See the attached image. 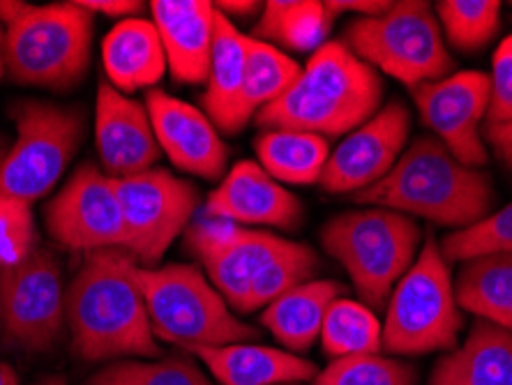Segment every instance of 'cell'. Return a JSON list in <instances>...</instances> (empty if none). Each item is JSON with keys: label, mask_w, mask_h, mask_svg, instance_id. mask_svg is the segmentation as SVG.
<instances>
[{"label": "cell", "mask_w": 512, "mask_h": 385, "mask_svg": "<svg viewBox=\"0 0 512 385\" xmlns=\"http://www.w3.org/2000/svg\"><path fill=\"white\" fill-rule=\"evenodd\" d=\"M134 256L123 247L86 254L65 293L72 351L86 362L160 358Z\"/></svg>", "instance_id": "obj_1"}, {"label": "cell", "mask_w": 512, "mask_h": 385, "mask_svg": "<svg viewBox=\"0 0 512 385\" xmlns=\"http://www.w3.org/2000/svg\"><path fill=\"white\" fill-rule=\"evenodd\" d=\"M383 83L372 65L342 42H326L307 60L280 100L256 113L263 130H296L319 137L351 134L381 104Z\"/></svg>", "instance_id": "obj_2"}, {"label": "cell", "mask_w": 512, "mask_h": 385, "mask_svg": "<svg viewBox=\"0 0 512 385\" xmlns=\"http://www.w3.org/2000/svg\"><path fill=\"white\" fill-rule=\"evenodd\" d=\"M353 201L469 229L485 220L492 183L483 171L459 162L439 139L423 137L399 157L386 178L353 194Z\"/></svg>", "instance_id": "obj_3"}, {"label": "cell", "mask_w": 512, "mask_h": 385, "mask_svg": "<svg viewBox=\"0 0 512 385\" xmlns=\"http://www.w3.org/2000/svg\"><path fill=\"white\" fill-rule=\"evenodd\" d=\"M137 282L157 339L183 351L259 339V330L231 314L227 300L199 268L185 263L137 266Z\"/></svg>", "instance_id": "obj_4"}, {"label": "cell", "mask_w": 512, "mask_h": 385, "mask_svg": "<svg viewBox=\"0 0 512 385\" xmlns=\"http://www.w3.org/2000/svg\"><path fill=\"white\" fill-rule=\"evenodd\" d=\"M93 42V14L74 3L28 5L5 26L3 60L12 81L65 90L84 79Z\"/></svg>", "instance_id": "obj_5"}, {"label": "cell", "mask_w": 512, "mask_h": 385, "mask_svg": "<svg viewBox=\"0 0 512 385\" xmlns=\"http://www.w3.org/2000/svg\"><path fill=\"white\" fill-rule=\"evenodd\" d=\"M321 243L346 268L363 305L381 309L413 266L420 229L395 210H351L323 226Z\"/></svg>", "instance_id": "obj_6"}, {"label": "cell", "mask_w": 512, "mask_h": 385, "mask_svg": "<svg viewBox=\"0 0 512 385\" xmlns=\"http://www.w3.org/2000/svg\"><path fill=\"white\" fill-rule=\"evenodd\" d=\"M464 326L448 261L434 238L390 293L381 346L393 356L455 349Z\"/></svg>", "instance_id": "obj_7"}, {"label": "cell", "mask_w": 512, "mask_h": 385, "mask_svg": "<svg viewBox=\"0 0 512 385\" xmlns=\"http://www.w3.org/2000/svg\"><path fill=\"white\" fill-rule=\"evenodd\" d=\"M344 42L367 65L416 88L446 79L453 70L441 28L420 0H402L381 17H360L344 30Z\"/></svg>", "instance_id": "obj_8"}, {"label": "cell", "mask_w": 512, "mask_h": 385, "mask_svg": "<svg viewBox=\"0 0 512 385\" xmlns=\"http://www.w3.org/2000/svg\"><path fill=\"white\" fill-rule=\"evenodd\" d=\"M17 141L0 166V196L33 203L54 190L84 141L86 120L77 107L26 100L12 109Z\"/></svg>", "instance_id": "obj_9"}, {"label": "cell", "mask_w": 512, "mask_h": 385, "mask_svg": "<svg viewBox=\"0 0 512 385\" xmlns=\"http://www.w3.org/2000/svg\"><path fill=\"white\" fill-rule=\"evenodd\" d=\"M125 220V249L141 268H157L199 208V190L167 169L116 180Z\"/></svg>", "instance_id": "obj_10"}, {"label": "cell", "mask_w": 512, "mask_h": 385, "mask_svg": "<svg viewBox=\"0 0 512 385\" xmlns=\"http://www.w3.org/2000/svg\"><path fill=\"white\" fill-rule=\"evenodd\" d=\"M63 270L54 252L35 247L17 266L0 268V335L10 346L44 351L65 323Z\"/></svg>", "instance_id": "obj_11"}, {"label": "cell", "mask_w": 512, "mask_h": 385, "mask_svg": "<svg viewBox=\"0 0 512 385\" xmlns=\"http://www.w3.org/2000/svg\"><path fill=\"white\" fill-rule=\"evenodd\" d=\"M49 236L74 252L125 249V220L120 208L116 180L93 162L81 164L67 178L44 213Z\"/></svg>", "instance_id": "obj_12"}, {"label": "cell", "mask_w": 512, "mask_h": 385, "mask_svg": "<svg viewBox=\"0 0 512 385\" xmlns=\"http://www.w3.org/2000/svg\"><path fill=\"white\" fill-rule=\"evenodd\" d=\"M489 97L492 79L485 72L473 70L413 88V100L423 123L471 169L487 164V148L478 127L489 109Z\"/></svg>", "instance_id": "obj_13"}, {"label": "cell", "mask_w": 512, "mask_h": 385, "mask_svg": "<svg viewBox=\"0 0 512 385\" xmlns=\"http://www.w3.org/2000/svg\"><path fill=\"white\" fill-rule=\"evenodd\" d=\"M411 130V113L402 102H390L353 130L326 164L319 183L333 194L363 192L388 176L399 160Z\"/></svg>", "instance_id": "obj_14"}, {"label": "cell", "mask_w": 512, "mask_h": 385, "mask_svg": "<svg viewBox=\"0 0 512 385\" xmlns=\"http://www.w3.org/2000/svg\"><path fill=\"white\" fill-rule=\"evenodd\" d=\"M95 146L104 173L114 180L139 176L160 160L146 104L123 95L109 81L97 88Z\"/></svg>", "instance_id": "obj_15"}, {"label": "cell", "mask_w": 512, "mask_h": 385, "mask_svg": "<svg viewBox=\"0 0 512 385\" xmlns=\"http://www.w3.org/2000/svg\"><path fill=\"white\" fill-rule=\"evenodd\" d=\"M146 109L160 150L180 171L217 180L227 171L229 148L206 113L164 90H150Z\"/></svg>", "instance_id": "obj_16"}, {"label": "cell", "mask_w": 512, "mask_h": 385, "mask_svg": "<svg viewBox=\"0 0 512 385\" xmlns=\"http://www.w3.org/2000/svg\"><path fill=\"white\" fill-rule=\"evenodd\" d=\"M203 215L224 217L236 224L296 229L303 220V203L282 187L261 164L243 160L208 194Z\"/></svg>", "instance_id": "obj_17"}, {"label": "cell", "mask_w": 512, "mask_h": 385, "mask_svg": "<svg viewBox=\"0 0 512 385\" xmlns=\"http://www.w3.org/2000/svg\"><path fill=\"white\" fill-rule=\"evenodd\" d=\"M150 14L160 33L171 77L190 86L208 81L215 5L208 0H153Z\"/></svg>", "instance_id": "obj_18"}, {"label": "cell", "mask_w": 512, "mask_h": 385, "mask_svg": "<svg viewBox=\"0 0 512 385\" xmlns=\"http://www.w3.org/2000/svg\"><path fill=\"white\" fill-rule=\"evenodd\" d=\"M187 353L201 358L222 385H291L314 381L319 374L314 362L261 344L199 346Z\"/></svg>", "instance_id": "obj_19"}, {"label": "cell", "mask_w": 512, "mask_h": 385, "mask_svg": "<svg viewBox=\"0 0 512 385\" xmlns=\"http://www.w3.org/2000/svg\"><path fill=\"white\" fill-rule=\"evenodd\" d=\"M102 63L107 81L123 95L153 88L169 70L155 24L137 17L118 21L109 30L102 42Z\"/></svg>", "instance_id": "obj_20"}, {"label": "cell", "mask_w": 512, "mask_h": 385, "mask_svg": "<svg viewBox=\"0 0 512 385\" xmlns=\"http://www.w3.org/2000/svg\"><path fill=\"white\" fill-rule=\"evenodd\" d=\"M247 60V35L231 24L229 17L215 10L213 58H210L208 88L203 95V113L217 130L238 134L245 123L240 118Z\"/></svg>", "instance_id": "obj_21"}, {"label": "cell", "mask_w": 512, "mask_h": 385, "mask_svg": "<svg viewBox=\"0 0 512 385\" xmlns=\"http://www.w3.org/2000/svg\"><path fill=\"white\" fill-rule=\"evenodd\" d=\"M429 385H512V332L476 321L464 346L436 362Z\"/></svg>", "instance_id": "obj_22"}, {"label": "cell", "mask_w": 512, "mask_h": 385, "mask_svg": "<svg viewBox=\"0 0 512 385\" xmlns=\"http://www.w3.org/2000/svg\"><path fill=\"white\" fill-rule=\"evenodd\" d=\"M344 284L335 279H310L273 300L261 314V323L289 353L307 351L321 337L330 305L340 300Z\"/></svg>", "instance_id": "obj_23"}, {"label": "cell", "mask_w": 512, "mask_h": 385, "mask_svg": "<svg viewBox=\"0 0 512 385\" xmlns=\"http://www.w3.org/2000/svg\"><path fill=\"white\" fill-rule=\"evenodd\" d=\"M289 243L291 240L277 238L275 233L240 229L238 236L220 254L203 261V268H206L210 284L220 291L227 305L245 312L256 277L289 247Z\"/></svg>", "instance_id": "obj_24"}, {"label": "cell", "mask_w": 512, "mask_h": 385, "mask_svg": "<svg viewBox=\"0 0 512 385\" xmlns=\"http://www.w3.org/2000/svg\"><path fill=\"white\" fill-rule=\"evenodd\" d=\"M457 305L512 332V254L466 261L455 284Z\"/></svg>", "instance_id": "obj_25"}, {"label": "cell", "mask_w": 512, "mask_h": 385, "mask_svg": "<svg viewBox=\"0 0 512 385\" xmlns=\"http://www.w3.org/2000/svg\"><path fill=\"white\" fill-rule=\"evenodd\" d=\"M335 17L328 3L319 0H270L263 5L259 24L254 26V40L314 54L326 44Z\"/></svg>", "instance_id": "obj_26"}, {"label": "cell", "mask_w": 512, "mask_h": 385, "mask_svg": "<svg viewBox=\"0 0 512 385\" xmlns=\"http://www.w3.org/2000/svg\"><path fill=\"white\" fill-rule=\"evenodd\" d=\"M254 148L263 171L291 185L319 183L330 160L328 139L310 132L266 130Z\"/></svg>", "instance_id": "obj_27"}, {"label": "cell", "mask_w": 512, "mask_h": 385, "mask_svg": "<svg viewBox=\"0 0 512 385\" xmlns=\"http://www.w3.org/2000/svg\"><path fill=\"white\" fill-rule=\"evenodd\" d=\"M300 67L273 44H266L254 37H247V60H245V83L243 100H240V118L250 123L254 113L263 111L280 100L293 83L298 81Z\"/></svg>", "instance_id": "obj_28"}, {"label": "cell", "mask_w": 512, "mask_h": 385, "mask_svg": "<svg viewBox=\"0 0 512 385\" xmlns=\"http://www.w3.org/2000/svg\"><path fill=\"white\" fill-rule=\"evenodd\" d=\"M383 330L374 312L356 300L340 298L330 305L321 328V344L328 356H367L381 349Z\"/></svg>", "instance_id": "obj_29"}, {"label": "cell", "mask_w": 512, "mask_h": 385, "mask_svg": "<svg viewBox=\"0 0 512 385\" xmlns=\"http://www.w3.org/2000/svg\"><path fill=\"white\" fill-rule=\"evenodd\" d=\"M88 385H213L187 356L118 360L90 376Z\"/></svg>", "instance_id": "obj_30"}, {"label": "cell", "mask_w": 512, "mask_h": 385, "mask_svg": "<svg viewBox=\"0 0 512 385\" xmlns=\"http://www.w3.org/2000/svg\"><path fill=\"white\" fill-rule=\"evenodd\" d=\"M501 5L494 0H443L436 5L443 30L453 47L478 51L499 30Z\"/></svg>", "instance_id": "obj_31"}, {"label": "cell", "mask_w": 512, "mask_h": 385, "mask_svg": "<svg viewBox=\"0 0 512 385\" xmlns=\"http://www.w3.org/2000/svg\"><path fill=\"white\" fill-rule=\"evenodd\" d=\"M316 270H319V256H316L314 249L300 243H289V247L256 277L250 298H247L245 314L268 307L273 300L284 296L286 291L310 282Z\"/></svg>", "instance_id": "obj_32"}, {"label": "cell", "mask_w": 512, "mask_h": 385, "mask_svg": "<svg viewBox=\"0 0 512 385\" xmlns=\"http://www.w3.org/2000/svg\"><path fill=\"white\" fill-rule=\"evenodd\" d=\"M446 261H471L489 254H512V203L469 229H459L441 243Z\"/></svg>", "instance_id": "obj_33"}, {"label": "cell", "mask_w": 512, "mask_h": 385, "mask_svg": "<svg viewBox=\"0 0 512 385\" xmlns=\"http://www.w3.org/2000/svg\"><path fill=\"white\" fill-rule=\"evenodd\" d=\"M314 385H416V369L406 362L367 353L333 360L316 374Z\"/></svg>", "instance_id": "obj_34"}, {"label": "cell", "mask_w": 512, "mask_h": 385, "mask_svg": "<svg viewBox=\"0 0 512 385\" xmlns=\"http://www.w3.org/2000/svg\"><path fill=\"white\" fill-rule=\"evenodd\" d=\"M35 249V222L30 203L0 196V268L17 266Z\"/></svg>", "instance_id": "obj_35"}, {"label": "cell", "mask_w": 512, "mask_h": 385, "mask_svg": "<svg viewBox=\"0 0 512 385\" xmlns=\"http://www.w3.org/2000/svg\"><path fill=\"white\" fill-rule=\"evenodd\" d=\"M238 231L240 226L236 222L224 220V217L203 215L199 220L190 222L185 229V245L203 263L220 254L238 236Z\"/></svg>", "instance_id": "obj_36"}, {"label": "cell", "mask_w": 512, "mask_h": 385, "mask_svg": "<svg viewBox=\"0 0 512 385\" xmlns=\"http://www.w3.org/2000/svg\"><path fill=\"white\" fill-rule=\"evenodd\" d=\"M489 79H492V97H489L487 123H512V35L496 49L494 72Z\"/></svg>", "instance_id": "obj_37"}, {"label": "cell", "mask_w": 512, "mask_h": 385, "mask_svg": "<svg viewBox=\"0 0 512 385\" xmlns=\"http://www.w3.org/2000/svg\"><path fill=\"white\" fill-rule=\"evenodd\" d=\"M77 3L90 14L100 12V14H109V17H127V19H130V14H137L143 10V3H139V0H77Z\"/></svg>", "instance_id": "obj_38"}, {"label": "cell", "mask_w": 512, "mask_h": 385, "mask_svg": "<svg viewBox=\"0 0 512 385\" xmlns=\"http://www.w3.org/2000/svg\"><path fill=\"white\" fill-rule=\"evenodd\" d=\"M485 139L489 141V146L494 148V153L499 155V160L512 171V123H506V125L487 123Z\"/></svg>", "instance_id": "obj_39"}, {"label": "cell", "mask_w": 512, "mask_h": 385, "mask_svg": "<svg viewBox=\"0 0 512 385\" xmlns=\"http://www.w3.org/2000/svg\"><path fill=\"white\" fill-rule=\"evenodd\" d=\"M328 7L335 14L360 12L365 17H381V14H386L393 7V3H383V0H333V3H328Z\"/></svg>", "instance_id": "obj_40"}, {"label": "cell", "mask_w": 512, "mask_h": 385, "mask_svg": "<svg viewBox=\"0 0 512 385\" xmlns=\"http://www.w3.org/2000/svg\"><path fill=\"white\" fill-rule=\"evenodd\" d=\"M217 12H222L224 17L227 14H238V17H247V14H252L259 10V3H254V0H222V3H213Z\"/></svg>", "instance_id": "obj_41"}, {"label": "cell", "mask_w": 512, "mask_h": 385, "mask_svg": "<svg viewBox=\"0 0 512 385\" xmlns=\"http://www.w3.org/2000/svg\"><path fill=\"white\" fill-rule=\"evenodd\" d=\"M28 3H17V0H0V24L10 26L14 19L21 17Z\"/></svg>", "instance_id": "obj_42"}, {"label": "cell", "mask_w": 512, "mask_h": 385, "mask_svg": "<svg viewBox=\"0 0 512 385\" xmlns=\"http://www.w3.org/2000/svg\"><path fill=\"white\" fill-rule=\"evenodd\" d=\"M0 385H19L14 369L10 365H5L3 360H0Z\"/></svg>", "instance_id": "obj_43"}, {"label": "cell", "mask_w": 512, "mask_h": 385, "mask_svg": "<svg viewBox=\"0 0 512 385\" xmlns=\"http://www.w3.org/2000/svg\"><path fill=\"white\" fill-rule=\"evenodd\" d=\"M7 153H10V143H7L5 137H0V166H3Z\"/></svg>", "instance_id": "obj_44"}, {"label": "cell", "mask_w": 512, "mask_h": 385, "mask_svg": "<svg viewBox=\"0 0 512 385\" xmlns=\"http://www.w3.org/2000/svg\"><path fill=\"white\" fill-rule=\"evenodd\" d=\"M37 385H67V381L60 379V376H51V379H44L42 383H37Z\"/></svg>", "instance_id": "obj_45"}, {"label": "cell", "mask_w": 512, "mask_h": 385, "mask_svg": "<svg viewBox=\"0 0 512 385\" xmlns=\"http://www.w3.org/2000/svg\"><path fill=\"white\" fill-rule=\"evenodd\" d=\"M3 40H5V33H3V28H0V74H3V67H5V60H3Z\"/></svg>", "instance_id": "obj_46"}, {"label": "cell", "mask_w": 512, "mask_h": 385, "mask_svg": "<svg viewBox=\"0 0 512 385\" xmlns=\"http://www.w3.org/2000/svg\"><path fill=\"white\" fill-rule=\"evenodd\" d=\"M291 385H300V383H291Z\"/></svg>", "instance_id": "obj_47"}]
</instances>
